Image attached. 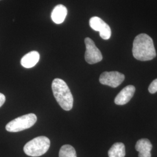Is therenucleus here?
I'll use <instances>...</instances> for the list:
<instances>
[{
    "instance_id": "obj_1",
    "label": "nucleus",
    "mask_w": 157,
    "mask_h": 157,
    "mask_svg": "<svg viewBox=\"0 0 157 157\" xmlns=\"http://www.w3.org/2000/svg\"><path fill=\"white\" fill-rule=\"evenodd\" d=\"M132 52L135 58L141 61H150L157 56L153 40L145 33L140 34L135 37Z\"/></svg>"
},
{
    "instance_id": "obj_2",
    "label": "nucleus",
    "mask_w": 157,
    "mask_h": 157,
    "mask_svg": "<svg viewBox=\"0 0 157 157\" xmlns=\"http://www.w3.org/2000/svg\"><path fill=\"white\" fill-rule=\"evenodd\" d=\"M52 90L57 102L62 109L70 111L73 107V95L65 82L61 78H55L52 83Z\"/></svg>"
},
{
    "instance_id": "obj_3",
    "label": "nucleus",
    "mask_w": 157,
    "mask_h": 157,
    "mask_svg": "<svg viewBox=\"0 0 157 157\" xmlns=\"http://www.w3.org/2000/svg\"><path fill=\"white\" fill-rule=\"evenodd\" d=\"M50 147V140L45 136H39L28 142L24 146L25 153L30 157H40L44 154Z\"/></svg>"
},
{
    "instance_id": "obj_4",
    "label": "nucleus",
    "mask_w": 157,
    "mask_h": 157,
    "mask_svg": "<svg viewBox=\"0 0 157 157\" xmlns=\"http://www.w3.org/2000/svg\"><path fill=\"white\" fill-rule=\"evenodd\" d=\"M37 121V117L34 113H29L10 122L6 129L10 132H18L32 127Z\"/></svg>"
},
{
    "instance_id": "obj_5",
    "label": "nucleus",
    "mask_w": 157,
    "mask_h": 157,
    "mask_svg": "<svg viewBox=\"0 0 157 157\" xmlns=\"http://www.w3.org/2000/svg\"><path fill=\"white\" fill-rule=\"evenodd\" d=\"M86 50L85 52V60L89 64H94L100 62L102 59L101 51L96 47L94 42L89 37L84 40Z\"/></svg>"
},
{
    "instance_id": "obj_6",
    "label": "nucleus",
    "mask_w": 157,
    "mask_h": 157,
    "mask_svg": "<svg viewBox=\"0 0 157 157\" xmlns=\"http://www.w3.org/2000/svg\"><path fill=\"white\" fill-rule=\"evenodd\" d=\"M124 74L117 71L104 72L100 75L99 80L102 84L116 88L124 82Z\"/></svg>"
},
{
    "instance_id": "obj_7",
    "label": "nucleus",
    "mask_w": 157,
    "mask_h": 157,
    "mask_svg": "<svg viewBox=\"0 0 157 157\" xmlns=\"http://www.w3.org/2000/svg\"><path fill=\"white\" fill-rule=\"evenodd\" d=\"M89 24L91 28L99 32L100 36L102 39L108 40L111 36V30L109 26L101 18L97 17L90 18Z\"/></svg>"
},
{
    "instance_id": "obj_8",
    "label": "nucleus",
    "mask_w": 157,
    "mask_h": 157,
    "mask_svg": "<svg viewBox=\"0 0 157 157\" xmlns=\"http://www.w3.org/2000/svg\"><path fill=\"white\" fill-rule=\"evenodd\" d=\"M135 87L133 85H129L125 87L117 95L115 98V103L117 105H123L129 102L135 93Z\"/></svg>"
},
{
    "instance_id": "obj_9",
    "label": "nucleus",
    "mask_w": 157,
    "mask_h": 157,
    "mask_svg": "<svg viewBox=\"0 0 157 157\" xmlns=\"http://www.w3.org/2000/svg\"><path fill=\"white\" fill-rule=\"evenodd\" d=\"M135 148L139 152V157H151L152 145L148 139H142L137 141Z\"/></svg>"
},
{
    "instance_id": "obj_10",
    "label": "nucleus",
    "mask_w": 157,
    "mask_h": 157,
    "mask_svg": "<svg viewBox=\"0 0 157 157\" xmlns=\"http://www.w3.org/2000/svg\"><path fill=\"white\" fill-rule=\"evenodd\" d=\"M39 59V53L37 51H33L29 52L23 56L21 61V63L24 67L31 68L37 63Z\"/></svg>"
},
{
    "instance_id": "obj_11",
    "label": "nucleus",
    "mask_w": 157,
    "mask_h": 157,
    "mask_svg": "<svg viewBox=\"0 0 157 157\" xmlns=\"http://www.w3.org/2000/svg\"><path fill=\"white\" fill-rule=\"evenodd\" d=\"M67 8L63 5L56 6L51 12V19L56 24L62 23L67 15Z\"/></svg>"
},
{
    "instance_id": "obj_12",
    "label": "nucleus",
    "mask_w": 157,
    "mask_h": 157,
    "mask_svg": "<svg viewBox=\"0 0 157 157\" xmlns=\"http://www.w3.org/2000/svg\"><path fill=\"white\" fill-rule=\"evenodd\" d=\"M125 155V146L122 143L113 144L108 151L109 157H124Z\"/></svg>"
},
{
    "instance_id": "obj_13",
    "label": "nucleus",
    "mask_w": 157,
    "mask_h": 157,
    "mask_svg": "<svg viewBox=\"0 0 157 157\" xmlns=\"http://www.w3.org/2000/svg\"><path fill=\"white\" fill-rule=\"evenodd\" d=\"M59 157H77L76 150L71 145H64L62 146L59 150Z\"/></svg>"
},
{
    "instance_id": "obj_14",
    "label": "nucleus",
    "mask_w": 157,
    "mask_h": 157,
    "mask_svg": "<svg viewBox=\"0 0 157 157\" xmlns=\"http://www.w3.org/2000/svg\"><path fill=\"white\" fill-rule=\"evenodd\" d=\"M148 91L151 94H154L157 92V78L152 82L148 87Z\"/></svg>"
},
{
    "instance_id": "obj_15",
    "label": "nucleus",
    "mask_w": 157,
    "mask_h": 157,
    "mask_svg": "<svg viewBox=\"0 0 157 157\" xmlns=\"http://www.w3.org/2000/svg\"><path fill=\"white\" fill-rule=\"evenodd\" d=\"M6 101V96L2 93H0V107H2Z\"/></svg>"
}]
</instances>
